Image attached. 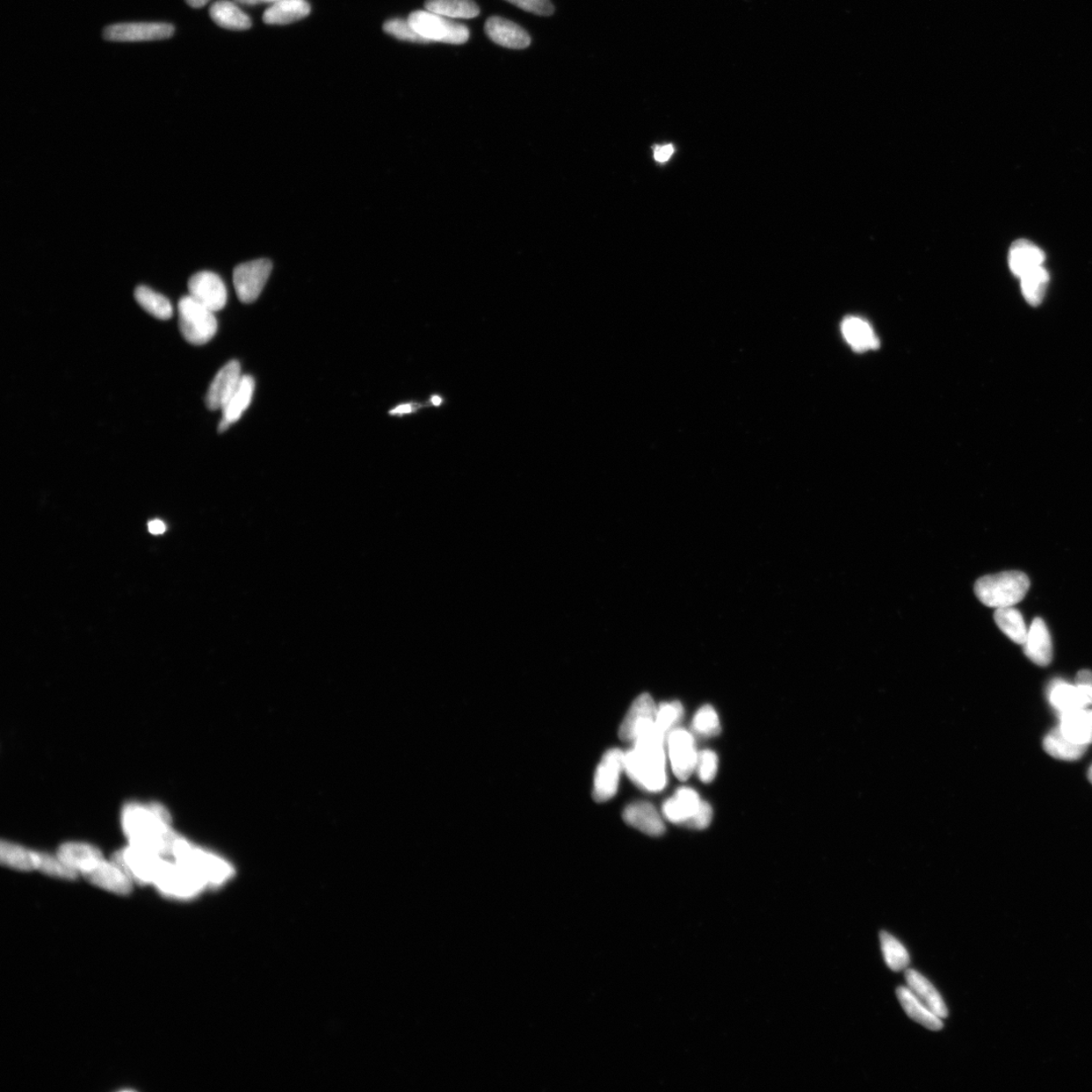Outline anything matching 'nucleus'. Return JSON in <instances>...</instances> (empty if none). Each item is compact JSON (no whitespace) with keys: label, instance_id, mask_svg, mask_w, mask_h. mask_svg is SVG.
Here are the masks:
<instances>
[{"label":"nucleus","instance_id":"1","mask_svg":"<svg viewBox=\"0 0 1092 1092\" xmlns=\"http://www.w3.org/2000/svg\"><path fill=\"white\" fill-rule=\"evenodd\" d=\"M170 821L168 810L161 805L131 804L122 810V828L130 843L161 856H172L180 837L171 829Z\"/></svg>","mask_w":1092,"mask_h":1092},{"label":"nucleus","instance_id":"2","mask_svg":"<svg viewBox=\"0 0 1092 1092\" xmlns=\"http://www.w3.org/2000/svg\"><path fill=\"white\" fill-rule=\"evenodd\" d=\"M665 737L656 723L633 742L625 755V772L629 779L648 792H660L667 785L665 772Z\"/></svg>","mask_w":1092,"mask_h":1092},{"label":"nucleus","instance_id":"3","mask_svg":"<svg viewBox=\"0 0 1092 1092\" xmlns=\"http://www.w3.org/2000/svg\"><path fill=\"white\" fill-rule=\"evenodd\" d=\"M1030 585V578L1023 571L1010 570L980 577L974 591L982 604L998 609L1021 602Z\"/></svg>","mask_w":1092,"mask_h":1092},{"label":"nucleus","instance_id":"4","mask_svg":"<svg viewBox=\"0 0 1092 1092\" xmlns=\"http://www.w3.org/2000/svg\"><path fill=\"white\" fill-rule=\"evenodd\" d=\"M172 856L208 886H218L233 875L232 868L225 860L193 847L182 837L177 841Z\"/></svg>","mask_w":1092,"mask_h":1092},{"label":"nucleus","instance_id":"5","mask_svg":"<svg viewBox=\"0 0 1092 1092\" xmlns=\"http://www.w3.org/2000/svg\"><path fill=\"white\" fill-rule=\"evenodd\" d=\"M178 324L185 342L198 346L211 342L218 330L215 312L190 295L178 302Z\"/></svg>","mask_w":1092,"mask_h":1092},{"label":"nucleus","instance_id":"6","mask_svg":"<svg viewBox=\"0 0 1092 1092\" xmlns=\"http://www.w3.org/2000/svg\"><path fill=\"white\" fill-rule=\"evenodd\" d=\"M414 30L428 43L441 42L446 44H465L469 38L467 26L447 20L429 11L412 12L408 18Z\"/></svg>","mask_w":1092,"mask_h":1092},{"label":"nucleus","instance_id":"7","mask_svg":"<svg viewBox=\"0 0 1092 1092\" xmlns=\"http://www.w3.org/2000/svg\"><path fill=\"white\" fill-rule=\"evenodd\" d=\"M114 862L133 881L155 884L166 860L156 852L130 844L128 848L115 852Z\"/></svg>","mask_w":1092,"mask_h":1092},{"label":"nucleus","instance_id":"8","mask_svg":"<svg viewBox=\"0 0 1092 1092\" xmlns=\"http://www.w3.org/2000/svg\"><path fill=\"white\" fill-rule=\"evenodd\" d=\"M272 271L269 259H256L235 267L233 283L238 299L244 303L255 302L263 291Z\"/></svg>","mask_w":1092,"mask_h":1092},{"label":"nucleus","instance_id":"9","mask_svg":"<svg viewBox=\"0 0 1092 1092\" xmlns=\"http://www.w3.org/2000/svg\"><path fill=\"white\" fill-rule=\"evenodd\" d=\"M155 884L164 894L178 899L192 898L207 886L197 875L177 862H165Z\"/></svg>","mask_w":1092,"mask_h":1092},{"label":"nucleus","instance_id":"10","mask_svg":"<svg viewBox=\"0 0 1092 1092\" xmlns=\"http://www.w3.org/2000/svg\"><path fill=\"white\" fill-rule=\"evenodd\" d=\"M669 757L676 777L686 781L696 769L698 753L693 735L682 728H675L667 739Z\"/></svg>","mask_w":1092,"mask_h":1092},{"label":"nucleus","instance_id":"11","mask_svg":"<svg viewBox=\"0 0 1092 1092\" xmlns=\"http://www.w3.org/2000/svg\"><path fill=\"white\" fill-rule=\"evenodd\" d=\"M625 755L619 749H611L602 757L593 788V798L596 802L609 801L617 793L620 775L625 771Z\"/></svg>","mask_w":1092,"mask_h":1092},{"label":"nucleus","instance_id":"12","mask_svg":"<svg viewBox=\"0 0 1092 1092\" xmlns=\"http://www.w3.org/2000/svg\"><path fill=\"white\" fill-rule=\"evenodd\" d=\"M190 295L205 307L218 312L226 306L227 288L223 279L212 271H200L189 280Z\"/></svg>","mask_w":1092,"mask_h":1092},{"label":"nucleus","instance_id":"13","mask_svg":"<svg viewBox=\"0 0 1092 1092\" xmlns=\"http://www.w3.org/2000/svg\"><path fill=\"white\" fill-rule=\"evenodd\" d=\"M175 27L165 23H126L108 26L104 38L113 42H142L172 37Z\"/></svg>","mask_w":1092,"mask_h":1092},{"label":"nucleus","instance_id":"14","mask_svg":"<svg viewBox=\"0 0 1092 1092\" xmlns=\"http://www.w3.org/2000/svg\"><path fill=\"white\" fill-rule=\"evenodd\" d=\"M656 711L654 700L648 694H642L636 698L621 723L620 740L633 743L641 734L655 725Z\"/></svg>","mask_w":1092,"mask_h":1092},{"label":"nucleus","instance_id":"15","mask_svg":"<svg viewBox=\"0 0 1092 1092\" xmlns=\"http://www.w3.org/2000/svg\"><path fill=\"white\" fill-rule=\"evenodd\" d=\"M241 365L237 360L230 361L216 373L206 395V405L212 411L222 410L232 396L242 378Z\"/></svg>","mask_w":1092,"mask_h":1092},{"label":"nucleus","instance_id":"16","mask_svg":"<svg viewBox=\"0 0 1092 1092\" xmlns=\"http://www.w3.org/2000/svg\"><path fill=\"white\" fill-rule=\"evenodd\" d=\"M82 875L90 884L114 893L127 895L133 891V880L114 862L100 860L92 869Z\"/></svg>","mask_w":1092,"mask_h":1092},{"label":"nucleus","instance_id":"17","mask_svg":"<svg viewBox=\"0 0 1092 1092\" xmlns=\"http://www.w3.org/2000/svg\"><path fill=\"white\" fill-rule=\"evenodd\" d=\"M484 32L496 44L509 49H525L531 43L530 35L523 27L500 17L488 19Z\"/></svg>","mask_w":1092,"mask_h":1092},{"label":"nucleus","instance_id":"18","mask_svg":"<svg viewBox=\"0 0 1092 1092\" xmlns=\"http://www.w3.org/2000/svg\"><path fill=\"white\" fill-rule=\"evenodd\" d=\"M1026 657L1040 667H1047L1053 657L1050 632L1042 618L1033 619L1024 645Z\"/></svg>","mask_w":1092,"mask_h":1092},{"label":"nucleus","instance_id":"19","mask_svg":"<svg viewBox=\"0 0 1092 1092\" xmlns=\"http://www.w3.org/2000/svg\"><path fill=\"white\" fill-rule=\"evenodd\" d=\"M255 389V380L250 375H242L234 393L222 409L223 416L218 426L219 433L227 431L231 425L241 418L246 409L249 407Z\"/></svg>","mask_w":1092,"mask_h":1092},{"label":"nucleus","instance_id":"20","mask_svg":"<svg viewBox=\"0 0 1092 1092\" xmlns=\"http://www.w3.org/2000/svg\"><path fill=\"white\" fill-rule=\"evenodd\" d=\"M625 821L629 826L642 831L646 835L660 837L664 834V824L662 817L653 805L648 802H634L625 807Z\"/></svg>","mask_w":1092,"mask_h":1092},{"label":"nucleus","instance_id":"21","mask_svg":"<svg viewBox=\"0 0 1092 1092\" xmlns=\"http://www.w3.org/2000/svg\"><path fill=\"white\" fill-rule=\"evenodd\" d=\"M1045 253L1031 241L1019 239L1011 245L1009 252V265L1012 273L1021 279L1025 273L1042 266Z\"/></svg>","mask_w":1092,"mask_h":1092},{"label":"nucleus","instance_id":"22","mask_svg":"<svg viewBox=\"0 0 1092 1092\" xmlns=\"http://www.w3.org/2000/svg\"><path fill=\"white\" fill-rule=\"evenodd\" d=\"M698 793L688 787L677 790L675 797L668 799L663 805V813L669 821L676 824H685L696 814L701 805Z\"/></svg>","mask_w":1092,"mask_h":1092},{"label":"nucleus","instance_id":"23","mask_svg":"<svg viewBox=\"0 0 1092 1092\" xmlns=\"http://www.w3.org/2000/svg\"><path fill=\"white\" fill-rule=\"evenodd\" d=\"M896 995H898L906 1014L911 1019H914L915 1022L931 1031L936 1032L943 1029V1018L937 1016L928 1005H925L920 998L911 993L907 986H900L896 989Z\"/></svg>","mask_w":1092,"mask_h":1092},{"label":"nucleus","instance_id":"24","mask_svg":"<svg viewBox=\"0 0 1092 1092\" xmlns=\"http://www.w3.org/2000/svg\"><path fill=\"white\" fill-rule=\"evenodd\" d=\"M1059 728L1068 741L1088 746L1092 743V711L1082 708L1061 713Z\"/></svg>","mask_w":1092,"mask_h":1092},{"label":"nucleus","instance_id":"25","mask_svg":"<svg viewBox=\"0 0 1092 1092\" xmlns=\"http://www.w3.org/2000/svg\"><path fill=\"white\" fill-rule=\"evenodd\" d=\"M906 981L910 992L920 998L925 1005H928L937 1016L943 1019L948 1017L949 1010L943 997L923 975L913 970V969H907Z\"/></svg>","mask_w":1092,"mask_h":1092},{"label":"nucleus","instance_id":"26","mask_svg":"<svg viewBox=\"0 0 1092 1092\" xmlns=\"http://www.w3.org/2000/svg\"><path fill=\"white\" fill-rule=\"evenodd\" d=\"M842 333L845 342L857 352L876 350L880 345L871 325L862 318H845L842 323Z\"/></svg>","mask_w":1092,"mask_h":1092},{"label":"nucleus","instance_id":"27","mask_svg":"<svg viewBox=\"0 0 1092 1092\" xmlns=\"http://www.w3.org/2000/svg\"><path fill=\"white\" fill-rule=\"evenodd\" d=\"M58 857L82 874L90 871L103 860L101 852L89 844L67 843L58 850Z\"/></svg>","mask_w":1092,"mask_h":1092},{"label":"nucleus","instance_id":"28","mask_svg":"<svg viewBox=\"0 0 1092 1092\" xmlns=\"http://www.w3.org/2000/svg\"><path fill=\"white\" fill-rule=\"evenodd\" d=\"M1049 699L1056 711L1063 713L1082 710L1092 703L1090 698L1080 687L1065 682H1056L1049 692Z\"/></svg>","mask_w":1092,"mask_h":1092},{"label":"nucleus","instance_id":"29","mask_svg":"<svg viewBox=\"0 0 1092 1092\" xmlns=\"http://www.w3.org/2000/svg\"><path fill=\"white\" fill-rule=\"evenodd\" d=\"M310 6L306 0H280L263 13L267 25H287L309 16Z\"/></svg>","mask_w":1092,"mask_h":1092},{"label":"nucleus","instance_id":"30","mask_svg":"<svg viewBox=\"0 0 1092 1092\" xmlns=\"http://www.w3.org/2000/svg\"><path fill=\"white\" fill-rule=\"evenodd\" d=\"M209 16L216 25L228 30H248L252 21L242 10L229 0H219L209 9Z\"/></svg>","mask_w":1092,"mask_h":1092},{"label":"nucleus","instance_id":"31","mask_svg":"<svg viewBox=\"0 0 1092 1092\" xmlns=\"http://www.w3.org/2000/svg\"><path fill=\"white\" fill-rule=\"evenodd\" d=\"M994 620L998 628L1010 640L1017 643V645H1025L1029 631L1026 628L1021 612L1014 609V607L998 609L994 613Z\"/></svg>","mask_w":1092,"mask_h":1092},{"label":"nucleus","instance_id":"32","mask_svg":"<svg viewBox=\"0 0 1092 1092\" xmlns=\"http://www.w3.org/2000/svg\"><path fill=\"white\" fill-rule=\"evenodd\" d=\"M1043 747L1047 753L1058 760L1076 761L1086 754L1088 746L1073 743L1062 735L1059 727L1052 730L1045 737Z\"/></svg>","mask_w":1092,"mask_h":1092},{"label":"nucleus","instance_id":"33","mask_svg":"<svg viewBox=\"0 0 1092 1092\" xmlns=\"http://www.w3.org/2000/svg\"><path fill=\"white\" fill-rule=\"evenodd\" d=\"M425 9L451 19H474L480 14L473 0H426Z\"/></svg>","mask_w":1092,"mask_h":1092},{"label":"nucleus","instance_id":"34","mask_svg":"<svg viewBox=\"0 0 1092 1092\" xmlns=\"http://www.w3.org/2000/svg\"><path fill=\"white\" fill-rule=\"evenodd\" d=\"M134 296L140 307L152 317L159 320H169L172 317L173 308L169 300L149 287H137Z\"/></svg>","mask_w":1092,"mask_h":1092},{"label":"nucleus","instance_id":"35","mask_svg":"<svg viewBox=\"0 0 1092 1092\" xmlns=\"http://www.w3.org/2000/svg\"><path fill=\"white\" fill-rule=\"evenodd\" d=\"M880 944L886 965L894 972L907 970L910 957L906 947L885 931L880 932Z\"/></svg>","mask_w":1092,"mask_h":1092},{"label":"nucleus","instance_id":"36","mask_svg":"<svg viewBox=\"0 0 1092 1092\" xmlns=\"http://www.w3.org/2000/svg\"><path fill=\"white\" fill-rule=\"evenodd\" d=\"M0 860L5 866L20 871L37 869V852L28 851L20 845L2 842L0 845Z\"/></svg>","mask_w":1092,"mask_h":1092},{"label":"nucleus","instance_id":"37","mask_svg":"<svg viewBox=\"0 0 1092 1092\" xmlns=\"http://www.w3.org/2000/svg\"><path fill=\"white\" fill-rule=\"evenodd\" d=\"M1049 280H1050V277H1049L1044 265L1025 273L1021 278V281L1022 292L1026 302H1030L1033 306L1039 305L1044 299Z\"/></svg>","mask_w":1092,"mask_h":1092},{"label":"nucleus","instance_id":"38","mask_svg":"<svg viewBox=\"0 0 1092 1092\" xmlns=\"http://www.w3.org/2000/svg\"><path fill=\"white\" fill-rule=\"evenodd\" d=\"M684 715V710L681 703L678 701L672 703H662L657 708L656 716V727L657 730L668 739V735L674 730L677 723L681 721Z\"/></svg>","mask_w":1092,"mask_h":1092},{"label":"nucleus","instance_id":"39","mask_svg":"<svg viewBox=\"0 0 1092 1092\" xmlns=\"http://www.w3.org/2000/svg\"><path fill=\"white\" fill-rule=\"evenodd\" d=\"M692 727L700 736H716L720 734V723L718 713L711 705L701 707L694 716Z\"/></svg>","mask_w":1092,"mask_h":1092},{"label":"nucleus","instance_id":"40","mask_svg":"<svg viewBox=\"0 0 1092 1092\" xmlns=\"http://www.w3.org/2000/svg\"><path fill=\"white\" fill-rule=\"evenodd\" d=\"M37 869L43 873L63 879H75L78 872L64 862L59 857H53L44 852H37Z\"/></svg>","mask_w":1092,"mask_h":1092},{"label":"nucleus","instance_id":"41","mask_svg":"<svg viewBox=\"0 0 1092 1092\" xmlns=\"http://www.w3.org/2000/svg\"><path fill=\"white\" fill-rule=\"evenodd\" d=\"M383 31L393 35V37L413 43H428L420 35H419L414 27H412L408 20L394 19L386 21L383 24Z\"/></svg>","mask_w":1092,"mask_h":1092},{"label":"nucleus","instance_id":"42","mask_svg":"<svg viewBox=\"0 0 1092 1092\" xmlns=\"http://www.w3.org/2000/svg\"><path fill=\"white\" fill-rule=\"evenodd\" d=\"M696 769L698 777L703 783H711L719 769L718 755L711 750L700 751Z\"/></svg>","mask_w":1092,"mask_h":1092},{"label":"nucleus","instance_id":"43","mask_svg":"<svg viewBox=\"0 0 1092 1092\" xmlns=\"http://www.w3.org/2000/svg\"><path fill=\"white\" fill-rule=\"evenodd\" d=\"M528 12L538 14V16H552L554 12V7L551 0H507Z\"/></svg>","mask_w":1092,"mask_h":1092},{"label":"nucleus","instance_id":"44","mask_svg":"<svg viewBox=\"0 0 1092 1092\" xmlns=\"http://www.w3.org/2000/svg\"><path fill=\"white\" fill-rule=\"evenodd\" d=\"M712 807L706 801H701L700 807L695 815L687 821L684 826L693 829H704L710 826L712 821Z\"/></svg>","mask_w":1092,"mask_h":1092},{"label":"nucleus","instance_id":"45","mask_svg":"<svg viewBox=\"0 0 1092 1092\" xmlns=\"http://www.w3.org/2000/svg\"><path fill=\"white\" fill-rule=\"evenodd\" d=\"M1076 686L1087 694L1092 701V672L1082 670L1076 676Z\"/></svg>","mask_w":1092,"mask_h":1092},{"label":"nucleus","instance_id":"46","mask_svg":"<svg viewBox=\"0 0 1092 1092\" xmlns=\"http://www.w3.org/2000/svg\"><path fill=\"white\" fill-rule=\"evenodd\" d=\"M674 153V147L672 145H664V146H656L654 151V156L657 162H667Z\"/></svg>","mask_w":1092,"mask_h":1092},{"label":"nucleus","instance_id":"47","mask_svg":"<svg viewBox=\"0 0 1092 1092\" xmlns=\"http://www.w3.org/2000/svg\"><path fill=\"white\" fill-rule=\"evenodd\" d=\"M148 530L152 534H162L166 530L165 524L161 520H152L148 524Z\"/></svg>","mask_w":1092,"mask_h":1092},{"label":"nucleus","instance_id":"48","mask_svg":"<svg viewBox=\"0 0 1092 1092\" xmlns=\"http://www.w3.org/2000/svg\"><path fill=\"white\" fill-rule=\"evenodd\" d=\"M415 409L416 408L414 405H412V404L401 405V406L397 407L394 410L390 411L389 414L390 415L409 414V413H412V412H414Z\"/></svg>","mask_w":1092,"mask_h":1092},{"label":"nucleus","instance_id":"49","mask_svg":"<svg viewBox=\"0 0 1092 1092\" xmlns=\"http://www.w3.org/2000/svg\"><path fill=\"white\" fill-rule=\"evenodd\" d=\"M237 3L246 5H256L262 4H276L280 0H236Z\"/></svg>","mask_w":1092,"mask_h":1092},{"label":"nucleus","instance_id":"50","mask_svg":"<svg viewBox=\"0 0 1092 1092\" xmlns=\"http://www.w3.org/2000/svg\"><path fill=\"white\" fill-rule=\"evenodd\" d=\"M185 2L190 6L194 7V9H200V7L205 6L209 0H185Z\"/></svg>","mask_w":1092,"mask_h":1092},{"label":"nucleus","instance_id":"51","mask_svg":"<svg viewBox=\"0 0 1092 1092\" xmlns=\"http://www.w3.org/2000/svg\"><path fill=\"white\" fill-rule=\"evenodd\" d=\"M431 403L434 405V406H439V405L443 403V399H441V397L438 396H434L431 399Z\"/></svg>","mask_w":1092,"mask_h":1092},{"label":"nucleus","instance_id":"52","mask_svg":"<svg viewBox=\"0 0 1092 1092\" xmlns=\"http://www.w3.org/2000/svg\"><path fill=\"white\" fill-rule=\"evenodd\" d=\"M1088 779L1092 784V766H1090V769L1088 771Z\"/></svg>","mask_w":1092,"mask_h":1092}]
</instances>
